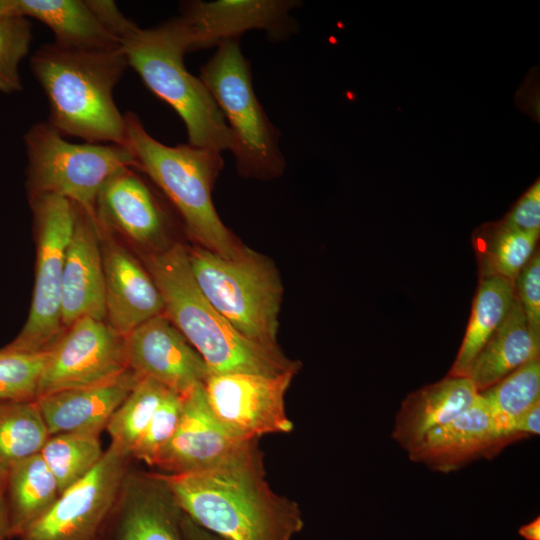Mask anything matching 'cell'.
<instances>
[{
  "mask_svg": "<svg viewBox=\"0 0 540 540\" xmlns=\"http://www.w3.org/2000/svg\"><path fill=\"white\" fill-rule=\"evenodd\" d=\"M157 474L181 511L222 540H293L304 527L299 505L266 481L258 448L216 468Z\"/></svg>",
  "mask_w": 540,
  "mask_h": 540,
  "instance_id": "obj_1",
  "label": "cell"
},
{
  "mask_svg": "<svg viewBox=\"0 0 540 540\" xmlns=\"http://www.w3.org/2000/svg\"><path fill=\"white\" fill-rule=\"evenodd\" d=\"M30 64L49 102L48 123L61 135L126 147L125 117L113 99L128 67L121 48L75 50L53 42L42 45Z\"/></svg>",
  "mask_w": 540,
  "mask_h": 540,
  "instance_id": "obj_2",
  "label": "cell"
},
{
  "mask_svg": "<svg viewBox=\"0 0 540 540\" xmlns=\"http://www.w3.org/2000/svg\"><path fill=\"white\" fill-rule=\"evenodd\" d=\"M144 261L163 298L164 314L200 354L210 374L271 376L298 371V362L248 340L208 302L182 244L150 252Z\"/></svg>",
  "mask_w": 540,
  "mask_h": 540,
  "instance_id": "obj_3",
  "label": "cell"
},
{
  "mask_svg": "<svg viewBox=\"0 0 540 540\" xmlns=\"http://www.w3.org/2000/svg\"><path fill=\"white\" fill-rule=\"evenodd\" d=\"M126 147L135 169L144 173L180 215L188 235L200 247L233 258L242 249L219 218L211 191L224 162L221 152L190 144L168 146L153 138L133 112L124 114Z\"/></svg>",
  "mask_w": 540,
  "mask_h": 540,
  "instance_id": "obj_4",
  "label": "cell"
},
{
  "mask_svg": "<svg viewBox=\"0 0 540 540\" xmlns=\"http://www.w3.org/2000/svg\"><path fill=\"white\" fill-rule=\"evenodd\" d=\"M120 44L128 66L181 117L188 144L221 153L231 149V133L219 107L202 80L184 65L190 35L180 16L152 28L135 24Z\"/></svg>",
  "mask_w": 540,
  "mask_h": 540,
  "instance_id": "obj_5",
  "label": "cell"
},
{
  "mask_svg": "<svg viewBox=\"0 0 540 540\" xmlns=\"http://www.w3.org/2000/svg\"><path fill=\"white\" fill-rule=\"evenodd\" d=\"M187 254L200 291L232 327L260 346L280 350L277 332L282 285L272 263L246 247L233 258L200 246Z\"/></svg>",
  "mask_w": 540,
  "mask_h": 540,
  "instance_id": "obj_6",
  "label": "cell"
},
{
  "mask_svg": "<svg viewBox=\"0 0 540 540\" xmlns=\"http://www.w3.org/2000/svg\"><path fill=\"white\" fill-rule=\"evenodd\" d=\"M249 62L238 39L217 46L201 67L199 78L219 107L232 137L238 172L262 180L278 177L286 162L279 146L280 132L271 123L252 84Z\"/></svg>",
  "mask_w": 540,
  "mask_h": 540,
  "instance_id": "obj_7",
  "label": "cell"
},
{
  "mask_svg": "<svg viewBox=\"0 0 540 540\" xmlns=\"http://www.w3.org/2000/svg\"><path fill=\"white\" fill-rule=\"evenodd\" d=\"M24 142L29 199L61 196L92 216L104 183L119 170L135 168L136 164L125 146L70 143L48 122L34 124Z\"/></svg>",
  "mask_w": 540,
  "mask_h": 540,
  "instance_id": "obj_8",
  "label": "cell"
},
{
  "mask_svg": "<svg viewBox=\"0 0 540 540\" xmlns=\"http://www.w3.org/2000/svg\"><path fill=\"white\" fill-rule=\"evenodd\" d=\"M30 204L37 242L32 302L23 328L6 347L41 352L49 350L64 330L61 319L62 277L76 205L57 195L31 198Z\"/></svg>",
  "mask_w": 540,
  "mask_h": 540,
  "instance_id": "obj_9",
  "label": "cell"
},
{
  "mask_svg": "<svg viewBox=\"0 0 540 540\" xmlns=\"http://www.w3.org/2000/svg\"><path fill=\"white\" fill-rule=\"evenodd\" d=\"M129 453L110 444L94 468L60 493L19 540H101L128 476Z\"/></svg>",
  "mask_w": 540,
  "mask_h": 540,
  "instance_id": "obj_10",
  "label": "cell"
},
{
  "mask_svg": "<svg viewBox=\"0 0 540 540\" xmlns=\"http://www.w3.org/2000/svg\"><path fill=\"white\" fill-rule=\"evenodd\" d=\"M296 372L210 374L204 384L208 404L220 424L240 439L289 433L293 422L286 413L285 394Z\"/></svg>",
  "mask_w": 540,
  "mask_h": 540,
  "instance_id": "obj_11",
  "label": "cell"
},
{
  "mask_svg": "<svg viewBox=\"0 0 540 540\" xmlns=\"http://www.w3.org/2000/svg\"><path fill=\"white\" fill-rule=\"evenodd\" d=\"M128 369L125 337L105 320L81 318L49 349L37 398L111 380Z\"/></svg>",
  "mask_w": 540,
  "mask_h": 540,
  "instance_id": "obj_12",
  "label": "cell"
},
{
  "mask_svg": "<svg viewBox=\"0 0 540 540\" xmlns=\"http://www.w3.org/2000/svg\"><path fill=\"white\" fill-rule=\"evenodd\" d=\"M228 432L213 415L204 384L183 394L178 426L153 466L167 474H185L227 464L257 448Z\"/></svg>",
  "mask_w": 540,
  "mask_h": 540,
  "instance_id": "obj_13",
  "label": "cell"
},
{
  "mask_svg": "<svg viewBox=\"0 0 540 540\" xmlns=\"http://www.w3.org/2000/svg\"><path fill=\"white\" fill-rule=\"evenodd\" d=\"M299 5L295 0H195L182 4L180 17L189 31L191 52L238 39L250 30H263L272 41L284 40L297 29L290 11Z\"/></svg>",
  "mask_w": 540,
  "mask_h": 540,
  "instance_id": "obj_14",
  "label": "cell"
},
{
  "mask_svg": "<svg viewBox=\"0 0 540 540\" xmlns=\"http://www.w3.org/2000/svg\"><path fill=\"white\" fill-rule=\"evenodd\" d=\"M124 337L128 368L141 378L183 395L210 375L203 358L164 313Z\"/></svg>",
  "mask_w": 540,
  "mask_h": 540,
  "instance_id": "obj_15",
  "label": "cell"
},
{
  "mask_svg": "<svg viewBox=\"0 0 540 540\" xmlns=\"http://www.w3.org/2000/svg\"><path fill=\"white\" fill-rule=\"evenodd\" d=\"M95 220L100 230L116 232L152 252L167 241L169 217L148 182L126 167L101 187L95 202Z\"/></svg>",
  "mask_w": 540,
  "mask_h": 540,
  "instance_id": "obj_16",
  "label": "cell"
},
{
  "mask_svg": "<svg viewBox=\"0 0 540 540\" xmlns=\"http://www.w3.org/2000/svg\"><path fill=\"white\" fill-rule=\"evenodd\" d=\"M101 252L105 321L116 332L126 336L144 322L164 313L163 298L146 267L103 231Z\"/></svg>",
  "mask_w": 540,
  "mask_h": 540,
  "instance_id": "obj_17",
  "label": "cell"
},
{
  "mask_svg": "<svg viewBox=\"0 0 540 540\" xmlns=\"http://www.w3.org/2000/svg\"><path fill=\"white\" fill-rule=\"evenodd\" d=\"M181 518V509L157 473L128 474L102 538L185 540Z\"/></svg>",
  "mask_w": 540,
  "mask_h": 540,
  "instance_id": "obj_18",
  "label": "cell"
},
{
  "mask_svg": "<svg viewBox=\"0 0 540 540\" xmlns=\"http://www.w3.org/2000/svg\"><path fill=\"white\" fill-rule=\"evenodd\" d=\"M104 298L101 231L95 217L76 205L62 277L63 328L84 317L105 320Z\"/></svg>",
  "mask_w": 540,
  "mask_h": 540,
  "instance_id": "obj_19",
  "label": "cell"
},
{
  "mask_svg": "<svg viewBox=\"0 0 540 540\" xmlns=\"http://www.w3.org/2000/svg\"><path fill=\"white\" fill-rule=\"evenodd\" d=\"M512 441L478 395L467 410L428 432L408 455L433 470L450 472L477 457L494 454Z\"/></svg>",
  "mask_w": 540,
  "mask_h": 540,
  "instance_id": "obj_20",
  "label": "cell"
},
{
  "mask_svg": "<svg viewBox=\"0 0 540 540\" xmlns=\"http://www.w3.org/2000/svg\"><path fill=\"white\" fill-rule=\"evenodd\" d=\"M140 378L128 368L119 376L103 383L58 391L37 398L36 402L49 434L100 435Z\"/></svg>",
  "mask_w": 540,
  "mask_h": 540,
  "instance_id": "obj_21",
  "label": "cell"
},
{
  "mask_svg": "<svg viewBox=\"0 0 540 540\" xmlns=\"http://www.w3.org/2000/svg\"><path fill=\"white\" fill-rule=\"evenodd\" d=\"M478 392L467 377L447 376L426 385L403 400L396 415L393 439L408 452L431 430L467 410Z\"/></svg>",
  "mask_w": 540,
  "mask_h": 540,
  "instance_id": "obj_22",
  "label": "cell"
},
{
  "mask_svg": "<svg viewBox=\"0 0 540 540\" xmlns=\"http://www.w3.org/2000/svg\"><path fill=\"white\" fill-rule=\"evenodd\" d=\"M539 353L540 337L530 330L514 294L507 316L477 354L466 377L480 393L525 363L539 358Z\"/></svg>",
  "mask_w": 540,
  "mask_h": 540,
  "instance_id": "obj_23",
  "label": "cell"
},
{
  "mask_svg": "<svg viewBox=\"0 0 540 540\" xmlns=\"http://www.w3.org/2000/svg\"><path fill=\"white\" fill-rule=\"evenodd\" d=\"M15 13L48 26L55 44L75 50H115L120 41L101 23L87 0H15Z\"/></svg>",
  "mask_w": 540,
  "mask_h": 540,
  "instance_id": "obj_24",
  "label": "cell"
},
{
  "mask_svg": "<svg viewBox=\"0 0 540 540\" xmlns=\"http://www.w3.org/2000/svg\"><path fill=\"white\" fill-rule=\"evenodd\" d=\"M12 538L42 517L60 495L57 481L41 454L14 465L4 481Z\"/></svg>",
  "mask_w": 540,
  "mask_h": 540,
  "instance_id": "obj_25",
  "label": "cell"
},
{
  "mask_svg": "<svg viewBox=\"0 0 540 540\" xmlns=\"http://www.w3.org/2000/svg\"><path fill=\"white\" fill-rule=\"evenodd\" d=\"M513 299L514 282L497 276L481 277L468 327L448 376H467L473 360L507 316Z\"/></svg>",
  "mask_w": 540,
  "mask_h": 540,
  "instance_id": "obj_26",
  "label": "cell"
},
{
  "mask_svg": "<svg viewBox=\"0 0 540 540\" xmlns=\"http://www.w3.org/2000/svg\"><path fill=\"white\" fill-rule=\"evenodd\" d=\"M50 434L35 401L0 403V479L17 463L41 452Z\"/></svg>",
  "mask_w": 540,
  "mask_h": 540,
  "instance_id": "obj_27",
  "label": "cell"
},
{
  "mask_svg": "<svg viewBox=\"0 0 540 540\" xmlns=\"http://www.w3.org/2000/svg\"><path fill=\"white\" fill-rule=\"evenodd\" d=\"M538 237L501 221L482 228L476 242L481 277L497 276L514 282L535 253Z\"/></svg>",
  "mask_w": 540,
  "mask_h": 540,
  "instance_id": "obj_28",
  "label": "cell"
},
{
  "mask_svg": "<svg viewBox=\"0 0 540 540\" xmlns=\"http://www.w3.org/2000/svg\"><path fill=\"white\" fill-rule=\"evenodd\" d=\"M100 435H50L40 454L55 477L60 493L87 475L102 458Z\"/></svg>",
  "mask_w": 540,
  "mask_h": 540,
  "instance_id": "obj_29",
  "label": "cell"
},
{
  "mask_svg": "<svg viewBox=\"0 0 540 540\" xmlns=\"http://www.w3.org/2000/svg\"><path fill=\"white\" fill-rule=\"evenodd\" d=\"M478 395L486 409L508 434L509 425L540 401L539 358L520 366Z\"/></svg>",
  "mask_w": 540,
  "mask_h": 540,
  "instance_id": "obj_30",
  "label": "cell"
},
{
  "mask_svg": "<svg viewBox=\"0 0 540 540\" xmlns=\"http://www.w3.org/2000/svg\"><path fill=\"white\" fill-rule=\"evenodd\" d=\"M168 390L153 379L140 378L106 426L111 443L131 456L132 449L144 433Z\"/></svg>",
  "mask_w": 540,
  "mask_h": 540,
  "instance_id": "obj_31",
  "label": "cell"
},
{
  "mask_svg": "<svg viewBox=\"0 0 540 540\" xmlns=\"http://www.w3.org/2000/svg\"><path fill=\"white\" fill-rule=\"evenodd\" d=\"M49 350L26 352L0 349V403L35 401Z\"/></svg>",
  "mask_w": 540,
  "mask_h": 540,
  "instance_id": "obj_32",
  "label": "cell"
},
{
  "mask_svg": "<svg viewBox=\"0 0 540 540\" xmlns=\"http://www.w3.org/2000/svg\"><path fill=\"white\" fill-rule=\"evenodd\" d=\"M31 38L28 18L16 14L0 17V92L21 91L19 64L29 51Z\"/></svg>",
  "mask_w": 540,
  "mask_h": 540,
  "instance_id": "obj_33",
  "label": "cell"
},
{
  "mask_svg": "<svg viewBox=\"0 0 540 540\" xmlns=\"http://www.w3.org/2000/svg\"><path fill=\"white\" fill-rule=\"evenodd\" d=\"M183 395L168 390L153 414L147 428L131 451V458L149 466L173 436L182 413Z\"/></svg>",
  "mask_w": 540,
  "mask_h": 540,
  "instance_id": "obj_34",
  "label": "cell"
},
{
  "mask_svg": "<svg viewBox=\"0 0 540 540\" xmlns=\"http://www.w3.org/2000/svg\"><path fill=\"white\" fill-rule=\"evenodd\" d=\"M514 294L530 330L540 337V255L535 251L514 281Z\"/></svg>",
  "mask_w": 540,
  "mask_h": 540,
  "instance_id": "obj_35",
  "label": "cell"
},
{
  "mask_svg": "<svg viewBox=\"0 0 540 540\" xmlns=\"http://www.w3.org/2000/svg\"><path fill=\"white\" fill-rule=\"evenodd\" d=\"M501 222L512 229L539 235L540 182H535Z\"/></svg>",
  "mask_w": 540,
  "mask_h": 540,
  "instance_id": "obj_36",
  "label": "cell"
},
{
  "mask_svg": "<svg viewBox=\"0 0 540 540\" xmlns=\"http://www.w3.org/2000/svg\"><path fill=\"white\" fill-rule=\"evenodd\" d=\"M89 6L101 23L120 41V39L135 25L127 19L110 0H87Z\"/></svg>",
  "mask_w": 540,
  "mask_h": 540,
  "instance_id": "obj_37",
  "label": "cell"
},
{
  "mask_svg": "<svg viewBox=\"0 0 540 540\" xmlns=\"http://www.w3.org/2000/svg\"><path fill=\"white\" fill-rule=\"evenodd\" d=\"M508 434L515 440L540 432V401L517 417L508 427Z\"/></svg>",
  "mask_w": 540,
  "mask_h": 540,
  "instance_id": "obj_38",
  "label": "cell"
},
{
  "mask_svg": "<svg viewBox=\"0 0 540 540\" xmlns=\"http://www.w3.org/2000/svg\"><path fill=\"white\" fill-rule=\"evenodd\" d=\"M181 528L185 540H222L198 526L184 513H182Z\"/></svg>",
  "mask_w": 540,
  "mask_h": 540,
  "instance_id": "obj_39",
  "label": "cell"
},
{
  "mask_svg": "<svg viewBox=\"0 0 540 540\" xmlns=\"http://www.w3.org/2000/svg\"><path fill=\"white\" fill-rule=\"evenodd\" d=\"M11 528L5 499L4 482L0 479V540H11Z\"/></svg>",
  "mask_w": 540,
  "mask_h": 540,
  "instance_id": "obj_40",
  "label": "cell"
},
{
  "mask_svg": "<svg viewBox=\"0 0 540 540\" xmlns=\"http://www.w3.org/2000/svg\"><path fill=\"white\" fill-rule=\"evenodd\" d=\"M519 535L525 540H540V518L522 525L518 530Z\"/></svg>",
  "mask_w": 540,
  "mask_h": 540,
  "instance_id": "obj_41",
  "label": "cell"
},
{
  "mask_svg": "<svg viewBox=\"0 0 540 540\" xmlns=\"http://www.w3.org/2000/svg\"><path fill=\"white\" fill-rule=\"evenodd\" d=\"M12 14H16L15 0H0V17Z\"/></svg>",
  "mask_w": 540,
  "mask_h": 540,
  "instance_id": "obj_42",
  "label": "cell"
}]
</instances>
